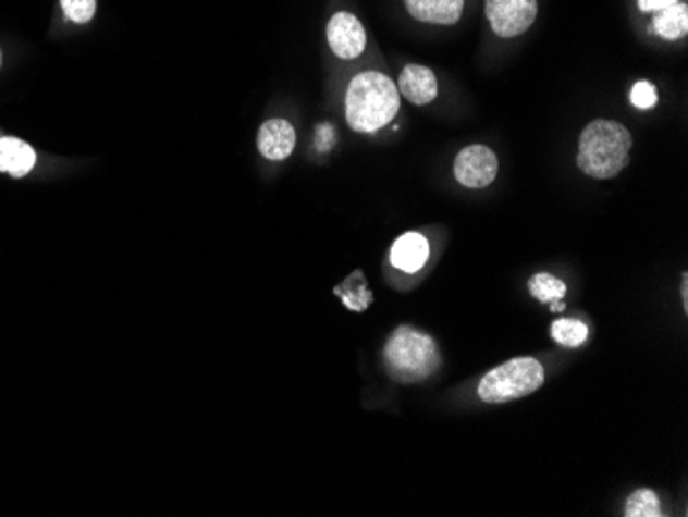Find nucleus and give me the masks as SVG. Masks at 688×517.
<instances>
[{
	"label": "nucleus",
	"instance_id": "obj_1",
	"mask_svg": "<svg viewBox=\"0 0 688 517\" xmlns=\"http://www.w3.org/2000/svg\"><path fill=\"white\" fill-rule=\"evenodd\" d=\"M401 110L396 83L382 73L369 71L351 81L344 96L346 122L355 133H376L390 124Z\"/></svg>",
	"mask_w": 688,
	"mask_h": 517
},
{
	"label": "nucleus",
	"instance_id": "obj_2",
	"mask_svg": "<svg viewBox=\"0 0 688 517\" xmlns=\"http://www.w3.org/2000/svg\"><path fill=\"white\" fill-rule=\"evenodd\" d=\"M632 136L621 122L593 120L579 136L577 168L595 180H611L629 165Z\"/></svg>",
	"mask_w": 688,
	"mask_h": 517
},
{
	"label": "nucleus",
	"instance_id": "obj_3",
	"mask_svg": "<svg viewBox=\"0 0 688 517\" xmlns=\"http://www.w3.org/2000/svg\"><path fill=\"white\" fill-rule=\"evenodd\" d=\"M383 361L390 376L402 383L422 382L433 376L441 364L433 338L408 327L396 328L388 338Z\"/></svg>",
	"mask_w": 688,
	"mask_h": 517
},
{
	"label": "nucleus",
	"instance_id": "obj_4",
	"mask_svg": "<svg viewBox=\"0 0 688 517\" xmlns=\"http://www.w3.org/2000/svg\"><path fill=\"white\" fill-rule=\"evenodd\" d=\"M544 383V367L532 357H517L491 369L478 382V398L487 404H505L526 398Z\"/></svg>",
	"mask_w": 688,
	"mask_h": 517
},
{
	"label": "nucleus",
	"instance_id": "obj_5",
	"mask_svg": "<svg viewBox=\"0 0 688 517\" xmlns=\"http://www.w3.org/2000/svg\"><path fill=\"white\" fill-rule=\"evenodd\" d=\"M484 11L495 36L516 38L535 23L538 4L536 0H487Z\"/></svg>",
	"mask_w": 688,
	"mask_h": 517
},
{
	"label": "nucleus",
	"instance_id": "obj_6",
	"mask_svg": "<svg viewBox=\"0 0 688 517\" xmlns=\"http://www.w3.org/2000/svg\"><path fill=\"white\" fill-rule=\"evenodd\" d=\"M497 172V155L484 145H472L462 149L454 163V175L464 188H487L495 182Z\"/></svg>",
	"mask_w": 688,
	"mask_h": 517
},
{
	"label": "nucleus",
	"instance_id": "obj_7",
	"mask_svg": "<svg viewBox=\"0 0 688 517\" xmlns=\"http://www.w3.org/2000/svg\"><path fill=\"white\" fill-rule=\"evenodd\" d=\"M328 44L332 52L343 60L359 58L365 52L367 36H365L364 25L351 13H336L332 20L328 21Z\"/></svg>",
	"mask_w": 688,
	"mask_h": 517
},
{
	"label": "nucleus",
	"instance_id": "obj_8",
	"mask_svg": "<svg viewBox=\"0 0 688 517\" xmlns=\"http://www.w3.org/2000/svg\"><path fill=\"white\" fill-rule=\"evenodd\" d=\"M295 140L297 135L293 124L283 118H274L265 122L258 131V151L268 161H283L293 153Z\"/></svg>",
	"mask_w": 688,
	"mask_h": 517
},
{
	"label": "nucleus",
	"instance_id": "obj_9",
	"mask_svg": "<svg viewBox=\"0 0 688 517\" xmlns=\"http://www.w3.org/2000/svg\"><path fill=\"white\" fill-rule=\"evenodd\" d=\"M402 96L406 97L415 106H427L438 97V78L435 73L427 66L408 64L402 71L398 85Z\"/></svg>",
	"mask_w": 688,
	"mask_h": 517
},
{
	"label": "nucleus",
	"instance_id": "obj_10",
	"mask_svg": "<svg viewBox=\"0 0 688 517\" xmlns=\"http://www.w3.org/2000/svg\"><path fill=\"white\" fill-rule=\"evenodd\" d=\"M429 254H431L429 242L422 237L421 233L408 231L394 242L392 251H390V260L396 269L413 274L425 267V262L429 260Z\"/></svg>",
	"mask_w": 688,
	"mask_h": 517
},
{
	"label": "nucleus",
	"instance_id": "obj_11",
	"mask_svg": "<svg viewBox=\"0 0 688 517\" xmlns=\"http://www.w3.org/2000/svg\"><path fill=\"white\" fill-rule=\"evenodd\" d=\"M413 20L435 25L458 23L464 11V0H404Z\"/></svg>",
	"mask_w": 688,
	"mask_h": 517
},
{
	"label": "nucleus",
	"instance_id": "obj_12",
	"mask_svg": "<svg viewBox=\"0 0 688 517\" xmlns=\"http://www.w3.org/2000/svg\"><path fill=\"white\" fill-rule=\"evenodd\" d=\"M36 161L38 155L27 143L11 136H0V172L23 177L36 168Z\"/></svg>",
	"mask_w": 688,
	"mask_h": 517
},
{
	"label": "nucleus",
	"instance_id": "obj_13",
	"mask_svg": "<svg viewBox=\"0 0 688 517\" xmlns=\"http://www.w3.org/2000/svg\"><path fill=\"white\" fill-rule=\"evenodd\" d=\"M653 32L664 39H680L688 32V7L685 2H676L668 9L660 11L653 20Z\"/></svg>",
	"mask_w": 688,
	"mask_h": 517
},
{
	"label": "nucleus",
	"instance_id": "obj_14",
	"mask_svg": "<svg viewBox=\"0 0 688 517\" xmlns=\"http://www.w3.org/2000/svg\"><path fill=\"white\" fill-rule=\"evenodd\" d=\"M551 336L553 341L561 346H569V348H577V346L583 345L590 336V330L579 322V320H567V318H558L553 322L551 327Z\"/></svg>",
	"mask_w": 688,
	"mask_h": 517
},
{
	"label": "nucleus",
	"instance_id": "obj_15",
	"mask_svg": "<svg viewBox=\"0 0 688 517\" xmlns=\"http://www.w3.org/2000/svg\"><path fill=\"white\" fill-rule=\"evenodd\" d=\"M528 287H530V293L535 295L536 299L542 301V304H556V301H561V299L565 297V293H567L565 283L558 281L553 274H546V272L535 274V276L530 279Z\"/></svg>",
	"mask_w": 688,
	"mask_h": 517
},
{
	"label": "nucleus",
	"instance_id": "obj_16",
	"mask_svg": "<svg viewBox=\"0 0 688 517\" xmlns=\"http://www.w3.org/2000/svg\"><path fill=\"white\" fill-rule=\"evenodd\" d=\"M625 516L627 517H660L662 516V503L660 497L650 489H639L631 497L627 498L625 505Z\"/></svg>",
	"mask_w": 688,
	"mask_h": 517
},
{
	"label": "nucleus",
	"instance_id": "obj_17",
	"mask_svg": "<svg viewBox=\"0 0 688 517\" xmlns=\"http://www.w3.org/2000/svg\"><path fill=\"white\" fill-rule=\"evenodd\" d=\"M60 7L66 20L75 23H89L96 15V0H60Z\"/></svg>",
	"mask_w": 688,
	"mask_h": 517
},
{
	"label": "nucleus",
	"instance_id": "obj_18",
	"mask_svg": "<svg viewBox=\"0 0 688 517\" xmlns=\"http://www.w3.org/2000/svg\"><path fill=\"white\" fill-rule=\"evenodd\" d=\"M631 101L635 108L639 110H651L658 103V94L655 87L648 81H639L631 91Z\"/></svg>",
	"mask_w": 688,
	"mask_h": 517
},
{
	"label": "nucleus",
	"instance_id": "obj_19",
	"mask_svg": "<svg viewBox=\"0 0 688 517\" xmlns=\"http://www.w3.org/2000/svg\"><path fill=\"white\" fill-rule=\"evenodd\" d=\"M678 0H639V9L643 13H660L664 9H668L672 4H676Z\"/></svg>",
	"mask_w": 688,
	"mask_h": 517
},
{
	"label": "nucleus",
	"instance_id": "obj_20",
	"mask_svg": "<svg viewBox=\"0 0 688 517\" xmlns=\"http://www.w3.org/2000/svg\"><path fill=\"white\" fill-rule=\"evenodd\" d=\"M0 66H2V52H0Z\"/></svg>",
	"mask_w": 688,
	"mask_h": 517
}]
</instances>
